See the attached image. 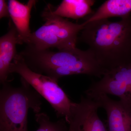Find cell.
Segmentation results:
<instances>
[{
	"label": "cell",
	"instance_id": "cell-1",
	"mask_svg": "<svg viewBox=\"0 0 131 131\" xmlns=\"http://www.w3.org/2000/svg\"><path fill=\"white\" fill-rule=\"evenodd\" d=\"M81 32L80 40L106 71L131 62V14L119 21L90 22Z\"/></svg>",
	"mask_w": 131,
	"mask_h": 131
},
{
	"label": "cell",
	"instance_id": "cell-2",
	"mask_svg": "<svg viewBox=\"0 0 131 131\" xmlns=\"http://www.w3.org/2000/svg\"><path fill=\"white\" fill-rule=\"evenodd\" d=\"M19 54L33 71L58 81L61 78L73 75L101 78L106 71L89 49L82 50L75 47L52 51L26 45Z\"/></svg>",
	"mask_w": 131,
	"mask_h": 131
},
{
	"label": "cell",
	"instance_id": "cell-3",
	"mask_svg": "<svg viewBox=\"0 0 131 131\" xmlns=\"http://www.w3.org/2000/svg\"><path fill=\"white\" fill-rule=\"evenodd\" d=\"M1 85L0 131H28V111L40 112L41 96L22 78L20 86H12L9 82Z\"/></svg>",
	"mask_w": 131,
	"mask_h": 131
},
{
	"label": "cell",
	"instance_id": "cell-4",
	"mask_svg": "<svg viewBox=\"0 0 131 131\" xmlns=\"http://www.w3.org/2000/svg\"><path fill=\"white\" fill-rule=\"evenodd\" d=\"M52 6L47 5L42 13L44 24L32 33L27 45L39 50L56 48L58 50L74 48L78 35L85 24H75L52 13Z\"/></svg>",
	"mask_w": 131,
	"mask_h": 131
},
{
	"label": "cell",
	"instance_id": "cell-5",
	"mask_svg": "<svg viewBox=\"0 0 131 131\" xmlns=\"http://www.w3.org/2000/svg\"><path fill=\"white\" fill-rule=\"evenodd\" d=\"M9 73H17L21 76L40 96L49 102L57 117H63L68 124H69L73 102L59 86L57 81L33 71L18 53L11 64Z\"/></svg>",
	"mask_w": 131,
	"mask_h": 131
},
{
	"label": "cell",
	"instance_id": "cell-6",
	"mask_svg": "<svg viewBox=\"0 0 131 131\" xmlns=\"http://www.w3.org/2000/svg\"><path fill=\"white\" fill-rule=\"evenodd\" d=\"M84 93L89 97L102 94L117 96L131 107V62L106 71Z\"/></svg>",
	"mask_w": 131,
	"mask_h": 131
},
{
	"label": "cell",
	"instance_id": "cell-7",
	"mask_svg": "<svg viewBox=\"0 0 131 131\" xmlns=\"http://www.w3.org/2000/svg\"><path fill=\"white\" fill-rule=\"evenodd\" d=\"M99 108L93 99L81 96L79 102H73L69 127L75 131H108L98 115Z\"/></svg>",
	"mask_w": 131,
	"mask_h": 131
},
{
	"label": "cell",
	"instance_id": "cell-8",
	"mask_svg": "<svg viewBox=\"0 0 131 131\" xmlns=\"http://www.w3.org/2000/svg\"><path fill=\"white\" fill-rule=\"evenodd\" d=\"M105 110L108 131H131V107L120 101H115L105 94L89 97Z\"/></svg>",
	"mask_w": 131,
	"mask_h": 131
},
{
	"label": "cell",
	"instance_id": "cell-9",
	"mask_svg": "<svg viewBox=\"0 0 131 131\" xmlns=\"http://www.w3.org/2000/svg\"><path fill=\"white\" fill-rule=\"evenodd\" d=\"M9 21L7 32L0 38V83L9 82V69L16 55V45H22L15 26Z\"/></svg>",
	"mask_w": 131,
	"mask_h": 131
},
{
	"label": "cell",
	"instance_id": "cell-10",
	"mask_svg": "<svg viewBox=\"0 0 131 131\" xmlns=\"http://www.w3.org/2000/svg\"><path fill=\"white\" fill-rule=\"evenodd\" d=\"M37 2L29 0L24 4L16 0L8 2L10 17L23 44L28 43L32 33L30 28L31 11Z\"/></svg>",
	"mask_w": 131,
	"mask_h": 131
},
{
	"label": "cell",
	"instance_id": "cell-11",
	"mask_svg": "<svg viewBox=\"0 0 131 131\" xmlns=\"http://www.w3.org/2000/svg\"><path fill=\"white\" fill-rule=\"evenodd\" d=\"M131 14V0H108L88 17L85 24L112 17H126Z\"/></svg>",
	"mask_w": 131,
	"mask_h": 131
},
{
	"label": "cell",
	"instance_id": "cell-12",
	"mask_svg": "<svg viewBox=\"0 0 131 131\" xmlns=\"http://www.w3.org/2000/svg\"><path fill=\"white\" fill-rule=\"evenodd\" d=\"M95 2L93 0H63L56 8L52 6V13L62 18L78 19L93 13L91 8Z\"/></svg>",
	"mask_w": 131,
	"mask_h": 131
},
{
	"label": "cell",
	"instance_id": "cell-13",
	"mask_svg": "<svg viewBox=\"0 0 131 131\" xmlns=\"http://www.w3.org/2000/svg\"><path fill=\"white\" fill-rule=\"evenodd\" d=\"M35 119L39 125L36 131H68L67 123L64 118H62L56 122H52L49 116L44 113L35 114Z\"/></svg>",
	"mask_w": 131,
	"mask_h": 131
},
{
	"label": "cell",
	"instance_id": "cell-14",
	"mask_svg": "<svg viewBox=\"0 0 131 131\" xmlns=\"http://www.w3.org/2000/svg\"><path fill=\"white\" fill-rule=\"evenodd\" d=\"M10 17L8 4L4 0H0V18Z\"/></svg>",
	"mask_w": 131,
	"mask_h": 131
},
{
	"label": "cell",
	"instance_id": "cell-15",
	"mask_svg": "<svg viewBox=\"0 0 131 131\" xmlns=\"http://www.w3.org/2000/svg\"><path fill=\"white\" fill-rule=\"evenodd\" d=\"M69 130L68 131H75L74 130H73L72 128H71V127H69Z\"/></svg>",
	"mask_w": 131,
	"mask_h": 131
}]
</instances>
